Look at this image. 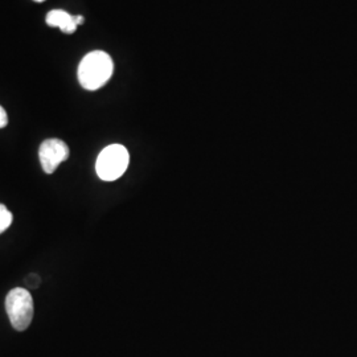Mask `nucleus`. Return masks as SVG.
<instances>
[{
	"label": "nucleus",
	"mask_w": 357,
	"mask_h": 357,
	"mask_svg": "<svg viewBox=\"0 0 357 357\" xmlns=\"http://www.w3.org/2000/svg\"><path fill=\"white\" fill-rule=\"evenodd\" d=\"M113 69V60L106 52H90L79 63L78 81L84 89H100L110 79Z\"/></svg>",
	"instance_id": "1"
},
{
	"label": "nucleus",
	"mask_w": 357,
	"mask_h": 357,
	"mask_svg": "<svg viewBox=\"0 0 357 357\" xmlns=\"http://www.w3.org/2000/svg\"><path fill=\"white\" fill-rule=\"evenodd\" d=\"M6 311L16 331H26L33 319V298L31 293L16 287L7 294Z\"/></svg>",
	"instance_id": "2"
},
{
	"label": "nucleus",
	"mask_w": 357,
	"mask_h": 357,
	"mask_svg": "<svg viewBox=\"0 0 357 357\" xmlns=\"http://www.w3.org/2000/svg\"><path fill=\"white\" fill-rule=\"evenodd\" d=\"M128 162H130V155L126 147L121 144L107 146L98 155V159L96 163L97 175L105 181H114L126 172Z\"/></svg>",
	"instance_id": "3"
},
{
	"label": "nucleus",
	"mask_w": 357,
	"mask_h": 357,
	"mask_svg": "<svg viewBox=\"0 0 357 357\" xmlns=\"http://www.w3.org/2000/svg\"><path fill=\"white\" fill-rule=\"evenodd\" d=\"M40 163L45 174H53L69 158V147L61 139H47L43 142L38 149Z\"/></svg>",
	"instance_id": "4"
},
{
	"label": "nucleus",
	"mask_w": 357,
	"mask_h": 357,
	"mask_svg": "<svg viewBox=\"0 0 357 357\" xmlns=\"http://www.w3.org/2000/svg\"><path fill=\"white\" fill-rule=\"evenodd\" d=\"M47 24L50 26H59L64 33H75L77 23L75 16L64 10H53L47 15Z\"/></svg>",
	"instance_id": "5"
},
{
	"label": "nucleus",
	"mask_w": 357,
	"mask_h": 357,
	"mask_svg": "<svg viewBox=\"0 0 357 357\" xmlns=\"http://www.w3.org/2000/svg\"><path fill=\"white\" fill-rule=\"evenodd\" d=\"M13 218V213L7 209V206L0 204V234L11 227Z\"/></svg>",
	"instance_id": "6"
},
{
	"label": "nucleus",
	"mask_w": 357,
	"mask_h": 357,
	"mask_svg": "<svg viewBox=\"0 0 357 357\" xmlns=\"http://www.w3.org/2000/svg\"><path fill=\"white\" fill-rule=\"evenodd\" d=\"M8 125V115L7 112L3 109V106L0 105V128H6Z\"/></svg>",
	"instance_id": "7"
},
{
	"label": "nucleus",
	"mask_w": 357,
	"mask_h": 357,
	"mask_svg": "<svg viewBox=\"0 0 357 357\" xmlns=\"http://www.w3.org/2000/svg\"><path fill=\"white\" fill-rule=\"evenodd\" d=\"M26 284H31V287L36 289L38 284H40V278H38L36 274H32V275H29V277L26 278Z\"/></svg>",
	"instance_id": "8"
},
{
	"label": "nucleus",
	"mask_w": 357,
	"mask_h": 357,
	"mask_svg": "<svg viewBox=\"0 0 357 357\" xmlns=\"http://www.w3.org/2000/svg\"><path fill=\"white\" fill-rule=\"evenodd\" d=\"M75 20H76L77 26H79V24H84V22H85L84 16H75Z\"/></svg>",
	"instance_id": "9"
},
{
	"label": "nucleus",
	"mask_w": 357,
	"mask_h": 357,
	"mask_svg": "<svg viewBox=\"0 0 357 357\" xmlns=\"http://www.w3.org/2000/svg\"><path fill=\"white\" fill-rule=\"evenodd\" d=\"M35 1H38V3H41V1H44V0H35Z\"/></svg>",
	"instance_id": "10"
}]
</instances>
